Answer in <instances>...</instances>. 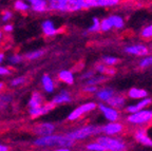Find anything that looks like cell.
<instances>
[{
    "label": "cell",
    "instance_id": "obj_21",
    "mask_svg": "<svg viewBox=\"0 0 152 151\" xmlns=\"http://www.w3.org/2000/svg\"><path fill=\"white\" fill-rule=\"evenodd\" d=\"M106 104H108V105H110V106L114 107V108L121 110V109L125 108V105H126V97L124 96V95L116 94V93H115V94H114L113 96L108 100V103H106Z\"/></svg>",
    "mask_w": 152,
    "mask_h": 151
},
{
    "label": "cell",
    "instance_id": "obj_4",
    "mask_svg": "<svg viewBox=\"0 0 152 151\" xmlns=\"http://www.w3.org/2000/svg\"><path fill=\"white\" fill-rule=\"evenodd\" d=\"M96 139L104 147L106 151H125L128 148L127 143L118 135L112 136V135L99 134L96 136Z\"/></svg>",
    "mask_w": 152,
    "mask_h": 151
},
{
    "label": "cell",
    "instance_id": "obj_41",
    "mask_svg": "<svg viewBox=\"0 0 152 151\" xmlns=\"http://www.w3.org/2000/svg\"><path fill=\"white\" fill-rule=\"evenodd\" d=\"M11 74V69L9 67H5L0 65V76H7Z\"/></svg>",
    "mask_w": 152,
    "mask_h": 151
},
{
    "label": "cell",
    "instance_id": "obj_23",
    "mask_svg": "<svg viewBox=\"0 0 152 151\" xmlns=\"http://www.w3.org/2000/svg\"><path fill=\"white\" fill-rule=\"evenodd\" d=\"M129 97L131 99H142V98H145L149 95L147 90L145 89H140V88H131L130 90L128 91L127 93Z\"/></svg>",
    "mask_w": 152,
    "mask_h": 151
},
{
    "label": "cell",
    "instance_id": "obj_10",
    "mask_svg": "<svg viewBox=\"0 0 152 151\" xmlns=\"http://www.w3.org/2000/svg\"><path fill=\"white\" fill-rule=\"evenodd\" d=\"M55 107L56 106H55L52 100H51V102H49V103H45V104L41 105L40 107H37V108H34V109H28V114H30V116H31L32 118L41 117V116L45 115V114L50 113Z\"/></svg>",
    "mask_w": 152,
    "mask_h": 151
},
{
    "label": "cell",
    "instance_id": "obj_15",
    "mask_svg": "<svg viewBox=\"0 0 152 151\" xmlns=\"http://www.w3.org/2000/svg\"><path fill=\"white\" fill-rule=\"evenodd\" d=\"M125 53L129 55H133V56H145L148 55L149 53V49L148 47H146L145 45H140V43H135V45H127L124 49Z\"/></svg>",
    "mask_w": 152,
    "mask_h": 151
},
{
    "label": "cell",
    "instance_id": "obj_35",
    "mask_svg": "<svg viewBox=\"0 0 152 151\" xmlns=\"http://www.w3.org/2000/svg\"><path fill=\"white\" fill-rule=\"evenodd\" d=\"M140 37L144 39H151L152 38V23L149 26H146L145 28H142L140 31Z\"/></svg>",
    "mask_w": 152,
    "mask_h": 151
},
{
    "label": "cell",
    "instance_id": "obj_48",
    "mask_svg": "<svg viewBox=\"0 0 152 151\" xmlns=\"http://www.w3.org/2000/svg\"><path fill=\"white\" fill-rule=\"evenodd\" d=\"M0 17H1V13H0Z\"/></svg>",
    "mask_w": 152,
    "mask_h": 151
},
{
    "label": "cell",
    "instance_id": "obj_14",
    "mask_svg": "<svg viewBox=\"0 0 152 151\" xmlns=\"http://www.w3.org/2000/svg\"><path fill=\"white\" fill-rule=\"evenodd\" d=\"M133 137L138 144L152 148V139L147 134V132H146V130L144 128L140 127L138 129H136L134 131V133H133Z\"/></svg>",
    "mask_w": 152,
    "mask_h": 151
},
{
    "label": "cell",
    "instance_id": "obj_26",
    "mask_svg": "<svg viewBox=\"0 0 152 151\" xmlns=\"http://www.w3.org/2000/svg\"><path fill=\"white\" fill-rule=\"evenodd\" d=\"M97 32H100V20L97 17H94L92 18V23L83 32V34L87 35L88 33H97Z\"/></svg>",
    "mask_w": 152,
    "mask_h": 151
},
{
    "label": "cell",
    "instance_id": "obj_7",
    "mask_svg": "<svg viewBox=\"0 0 152 151\" xmlns=\"http://www.w3.org/2000/svg\"><path fill=\"white\" fill-rule=\"evenodd\" d=\"M97 109L102 112L104 117L109 122H116L121 119V112L118 109L114 108L108 104H98Z\"/></svg>",
    "mask_w": 152,
    "mask_h": 151
},
{
    "label": "cell",
    "instance_id": "obj_30",
    "mask_svg": "<svg viewBox=\"0 0 152 151\" xmlns=\"http://www.w3.org/2000/svg\"><path fill=\"white\" fill-rule=\"evenodd\" d=\"M85 149L89 151H106L104 147L98 142L97 139L87 143V144L85 145Z\"/></svg>",
    "mask_w": 152,
    "mask_h": 151
},
{
    "label": "cell",
    "instance_id": "obj_39",
    "mask_svg": "<svg viewBox=\"0 0 152 151\" xmlns=\"http://www.w3.org/2000/svg\"><path fill=\"white\" fill-rule=\"evenodd\" d=\"M108 66L107 65H104V62H99V64H96L95 65V68L94 70L97 72L98 74H106V70H107Z\"/></svg>",
    "mask_w": 152,
    "mask_h": 151
},
{
    "label": "cell",
    "instance_id": "obj_31",
    "mask_svg": "<svg viewBox=\"0 0 152 151\" xmlns=\"http://www.w3.org/2000/svg\"><path fill=\"white\" fill-rule=\"evenodd\" d=\"M24 59V55H20L18 53H14V54L10 55L7 57V62H9L11 66H16V65L21 64Z\"/></svg>",
    "mask_w": 152,
    "mask_h": 151
},
{
    "label": "cell",
    "instance_id": "obj_43",
    "mask_svg": "<svg viewBox=\"0 0 152 151\" xmlns=\"http://www.w3.org/2000/svg\"><path fill=\"white\" fill-rule=\"evenodd\" d=\"M116 74V69H114L113 67H108L106 70V75L107 76H113Z\"/></svg>",
    "mask_w": 152,
    "mask_h": 151
},
{
    "label": "cell",
    "instance_id": "obj_11",
    "mask_svg": "<svg viewBox=\"0 0 152 151\" xmlns=\"http://www.w3.org/2000/svg\"><path fill=\"white\" fill-rule=\"evenodd\" d=\"M41 32L45 37H54L59 33V28L51 19H45L41 22Z\"/></svg>",
    "mask_w": 152,
    "mask_h": 151
},
{
    "label": "cell",
    "instance_id": "obj_45",
    "mask_svg": "<svg viewBox=\"0 0 152 151\" xmlns=\"http://www.w3.org/2000/svg\"><path fill=\"white\" fill-rule=\"evenodd\" d=\"M4 60H5V54L3 52H1V51H0V65L2 64Z\"/></svg>",
    "mask_w": 152,
    "mask_h": 151
},
{
    "label": "cell",
    "instance_id": "obj_1",
    "mask_svg": "<svg viewBox=\"0 0 152 151\" xmlns=\"http://www.w3.org/2000/svg\"><path fill=\"white\" fill-rule=\"evenodd\" d=\"M75 143V141L72 139L66 133L64 134L53 133V134L45 135V136H37V139L33 141V145L37 148L55 149V150L61 147L72 148Z\"/></svg>",
    "mask_w": 152,
    "mask_h": 151
},
{
    "label": "cell",
    "instance_id": "obj_13",
    "mask_svg": "<svg viewBox=\"0 0 152 151\" xmlns=\"http://www.w3.org/2000/svg\"><path fill=\"white\" fill-rule=\"evenodd\" d=\"M28 2L30 3L31 11L36 14H45L50 12L48 0H28Z\"/></svg>",
    "mask_w": 152,
    "mask_h": 151
},
{
    "label": "cell",
    "instance_id": "obj_5",
    "mask_svg": "<svg viewBox=\"0 0 152 151\" xmlns=\"http://www.w3.org/2000/svg\"><path fill=\"white\" fill-rule=\"evenodd\" d=\"M127 123L134 126H142L148 125L152 122V110L151 109H142L140 111L134 112V113H129L126 117Z\"/></svg>",
    "mask_w": 152,
    "mask_h": 151
},
{
    "label": "cell",
    "instance_id": "obj_19",
    "mask_svg": "<svg viewBox=\"0 0 152 151\" xmlns=\"http://www.w3.org/2000/svg\"><path fill=\"white\" fill-rule=\"evenodd\" d=\"M115 93L116 92H115V90H114L113 88L102 87L97 90V92L95 93V96H96L97 99H99L102 103H108V100H109Z\"/></svg>",
    "mask_w": 152,
    "mask_h": 151
},
{
    "label": "cell",
    "instance_id": "obj_12",
    "mask_svg": "<svg viewBox=\"0 0 152 151\" xmlns=\"http://www.w3.org/2000/svg\"><path fill=\"white\" fill-rule=\"evenodd\" d=\"M88 9L91 7H115L121 3L123 0H86Z\"/></svg>",
    "mask_w": 152,
    "mask_h": 151
},
{
    "label": "cell",
    "instance_id": "obj_22",
    "mask_svg": "<svg viewBox=\"0 0 152 151\" xmlns=\"http://www.w3.org/2000/svg\"><path fill=\"white\" fill-rule=\"evenodd\" d=\"M58 80L61 81V83L66 84L68 86H72L75 81V77H74V74L70 70H61V71L58 73L57 75Z\"/></svg>",
    "mask_w": 152,
    "mask_h": 151
},
{
    "label": "cell",
    "instance_id": "obj_37",
    "mask_svg": "<svg viewBox=\"0 0 152 151\" xmlns=\"http://www.w3.org/2000/svg\"><path fill=\"white\" fill-rule=\"evenodd\" d=\"M14 14H13L12 11L10 10H3L1 12V17H0V20H2L3 22H9L10 20H12Z\"/></svg>",
    "mask_w": 152,
    "mask_h": 151
},
{
    "label": "cell",
    "instance_id": "obj_44",
    "mask_svg": "<svg viewBox=\"0 0 152 151\" xmlns=\"http://www.w3.org/2000/svg\"><path fill=\"white\" fill-rule=\"evenodd\" d=\"M5 40V37H4V32L2 30H0V48L2 47L3 43H4Z\"/></svg>",
    "mask_w": 152,
    "mask_h": 151
},
{
    "label": "cell",
    "instance_id": "obj_33",
    "mask_svg": "<svg viewBox=\"0 0 152 151\" xmlns=\"http://www.w3.org/2000/svg\"><path fill=\"white\" fill-rule=\"evenodd\" d=\"M113 26H112V23L110 21L109 17H106V18H102L100 20V32H109L111 31Z\"/></svg>",
    "mask_w": 152,
    "mask_h": 151
},
{
    "label": "cell",
    "instance_id": "obj_42",
    "mask_svg": "<svg viewBox=\"0 0 152 151\" xmlns=\"http://www.w3.org/2000/svg\"><path fill=\"white\" fill-rule=\"evenodd\" d=\"M2 31L4 33L9 34V33H12L14 31V26L12 23H9V22H5V24L2 26Z\"/></svg>",
    "mask_w": 152,
    "mask_h": 151
},
{
    "label": "cell",
    "instance_id": "obj_25",
    "mask_svg": "<svg viewBox=\"0 0 152 151\" xmlns=\"http://www.w3.org/2000/svg\"><path fill=\"white\" fill-rule=\"evenodd\" d=\"M45 51L42 49H37L33 50V51H28V53H26L24 55V59L28 60V62H33V60H37V59L41 58L45 55Z\"/></svg>",
    "mask_w": 152,
    "mask_h": 151
},
{
    "label": "cell",
    "instance_id": "obj_29",
    "mask_svg": "<svg viewBox=\"0 0 152 151\" xmlns=\"http://www.w3.org/2000/svg\"><path fill=\"white\" fill-rule=\"evenodd\" d=\"M13 102V95L11 93H0V110H3L7 105Z\"/></svg>",
    "mask_w": 152,
    "mask_h": 151
},
{
    "label": "cell",
    "instance_id": "obj_38",
    "mask_svg": "<svg viewBox=\"0 0 152 151\" xmlns=\"http://www.w3.org/2000/svg\"><path fill=\"white\" fill-rule=\"evenodd\" d=\"M98 87L94 85H85V87L83 88V92L87 93V94H95L97 92Z\"/></svg>",
    "mask_w": 152,
    "mask_h": 151
},
{
    "label": "cell",
    "instance_id": "obj_24",
    "mask_svg": "<svg viewBox=\"0 0 152 151\" xmlns=\"http://www.w3.org/2000/svg\"><path fill=\"white\" fill-rule=\"evenodd\" d=\"M109 19L110 21H111L113 29H115V30H121L125 26V20H124V18L121 15L112 14L109 16Z\"/></svg>",
    "mask_w": 152,
    "mask_h": 151
},
{
    "label": "cell",
    "instance_id": "obj_9",
    "mask_svg": "<svg viewBox=\"0 0 152 151\" xmlns=\"http://www.w3.org/2000/svg\"><path fill=\"white\" fill-rule=\"evenodd\" d=\"M56 131V126L50 122H43L39 123L33 128V133L36 136H45L55 133Z\"/></svg>",
    "mask_w": 152,
    "mask_h": 151
},
{
    "label": "cell",
    "instance_id": "obj_16",
    "mask_svg": "<svg viewBox=\"0 0 152 151\" xmlns=\"http://www.w3.org/2000/svg\"><path fill=\"white\" fill-rule=\"evenodd\" d=\"M151 104H152V98H150V97L147 96V97H145V98L140 99L136 104L126 106L125 107V111H126L128 114L129 113H134V112L140 111V110H142V109L147 108V107Z\"/></svg>",
    "mask_w": 152,
    "mask_h": 151
},
{
    "label": "cell",
    "instance_id": "obj_32",
    "mask_svg": "<svg viewBox=\"0 0 152 151\" xmlns=\"http://www.w3.org/2000/svg\"><path fill=\"white\" fill-rule=\"evenodd\" d=\"M138 67L140 69H147L149 67H152V55H145L138 62Z\"/></svg>",
    "mask_w": 152,
    "mask_h": 151
},
{
    "label": "cell",
    "instance_id": "obj_47",
    "mask_svg": "<svg viewBox=\"0 0 152 151\" xmlns=\"http://www.w3.org/2000/svg\"><path fill=\"white\" fill-rule=\"evenodd\" d=\"M3 89H4V84H3V83H1V81H0V93L2 92V91H3Z\"/></svg>",
    "mask_w": 152,
    "mask_h": 151
},
{
    "label": "cell",
    "instance_id": "obj_18",
    "mask_svg": "<svg viewBox=\"0 0 152 151\" xmlns=\"http://www.w3.org/2000/svg\"><path fill=\"white\" fill-rule=\"evenodd\" d=\"M52 102L55 106L69 104V103L72 102V95H71V93H70V91H68V90H61L60 92H58L53 97Z\"/></svg>",
    "mask_w": 152,
    "mask_h": 151
},
{
    "label": "cell",
    "instance_id": "obj_20",
    "mask_svg": "<svg viewBox=\"0 0 152 151\" xmlns=\"http://www.w3.org/2000/svg\"><path fill=\"white\" fill-rule=\"evenodd\" d=\"M45 97L41 94L40 92L38 91H34L31 94V97L28 102V109H34L37 108V107H40L41 105L45 104Z\"/></svg>",
    "mask_w": 152,
    "mask_h": 151
},
{
    "label": "cell",
    "instance_id": "obj_17",
    "mask_svg": "<svg viewBox=\"0 0 152 151\" xmlns=\"http://www.w3.org/2000/svg\"><path fill=\"white\" fill-rule=\"evenodd\" d=\"M40 85L42 90L45 91L47 94H52L55 91L56 88V84H55L54 79L51 75L49 74H43L40 78Z\"/></svg>",
    "mask_w": 152,
    "mask_h": 151
},
{
    "label": "cell",
    "instance_id": "obj_40",
    "mask_svg": "<svg viewBox=\"0 0 152 151\" xmlns=\"http://www.w3.org/2000/svg\"><path fill=\"white\" fill-rule=\"evenodd\" d=\"M95 70H88V71L83 72V74L80 75V79L81 80H88L90 78H92L93 76L95 75Z\"/></svg>",
    "mask_w": 152,
    "mask_h": 151
},
{
    "label": "cell",
    "instance_id": "obj_36",
    "mask_svg": "<svg viewBox=\"0 0 152 151\" xmlns=\"http://www.w3.org/2000/svg\"><path fill=\"white\" fill-rule=\"evenodd\" d=\"M26 83V76H17V77L13 78L10 84H11L12 87H20V86L24 85Z\"/></svg>",
    "mask_w": 152,
    "mask_h": 151
},
{
    "label": "cell",
    "instance_id": "obj_3",
    "mask_svg": "<svg viewBox=\"0 0 152 151\" xmlns=\"http://www.w3.org/2000/svg\"><path fill=\"white\" fill-rule=\"evenodd\" d=\"M66 134L75 142H80V141L88 139L91 136H97V135L102 134V126L85 125L73 130V131L66 132Z\"/></svg>",
    "mask_w": 152,
    "mask_h": 151
},
{
    "label": "cell",
    "instance_id": "obj_28",
    "mask_svg": "<svg viewBox=\"0 0 152 151\" xmlns=\"http://www.w3.org/2000/svg\"><path fill=\"white\" fill-rule=\"evenodd\" d=\"M108 79L107 75L106 74H99V75H94L92 78L86 80V85H94V86H98L100 84L104 83L106 80Z\"/></svg>",
    "mask_w": 152,
    "mask_h": 151
},
{
    "label": "cell",
    "instance_id": "obj_2",
    "mask_svg": "<svg viewBox=\"0 0 152 151\" xmlns=\"http://www.w3.org/2000/svg\"><path fill=\"white\" fill-rule=\"evenodd\" d=\"M50 12L76 13L88 10L86 0H48Z\"/></svg>",
    "mask_w": 152,
    "mask_h": 151
},
{
    "label": "cell",
    "instance_id": "obj_46",
    "mask_svg": "<svg viewBox=\"0 0 152 151\" xmlns=\"http://www.w3.org/2000/svg\"><path fill=\"white\" fill-rule=\"evenodd\" d=\"M9 146L7 145H3V144H0V151H7L9 150Z\"/></svg>",
    "mask_w": 152,
    "mask_h": 151
},
{
    "label": "cell",
    "instance_id": "obj_8",
    "mask_svg": "<svg viewBox=\"0 0 152 151\" xmlns=\"http://www.w3.org/2000/svg\"><path fill=\"white\" fill-rule=\"evenodd\" d=\"M125 131V126L119 120L116 122H108V124L102 126V134L106 135H121Z\"/></svg>",
    "mask_w": 152,
    "mask_h": 151
},
{
    "label": "cell",
    "instance_id": "obj_27",
    "mask_svg": "<svg viewBox=\"0 0 152 151\" xmlns=\"http://www.w3.org/2000/svg\"><path fill=\"white\" fill-rule=\"evenodd\" d=\"M14 10L17 12L20 13H26L28 10H31L30 7V3L24 0H16L14 2Z\"/></svg>",
    "mask_w": 152,
    "mask_h": 151
},
{
    "label": "cell",
    "instance_id": "obj_34",
    "mask_svg": "<svg viewBox=\"0 0 152 151\" xmlns=\"http://www.w3.org/2000/svg\"><path fill=\"white\" fill-rule=\"evenodd\" d=\"M102 62L104 65H107L108 67H114L115 65H117L119 62V59L114 56H104L102 59Z\"/></svg>",
    "mask_w": 152,
    "mask_h": 151
},
{
    "label": "cell",
    "instance_id": "obj_6",
    "mask_svg": "<svg viewBox=\"0 0 152 151\" xmlns=\"http://www.w3.org/2000/svg\"><path fill=\"white\" fill-rule=\"evenodd\" d=\"M98 107V104L94 102H87L81 104L80 106H78L77 108H75L72 112H70L69 115L66 116V119L69 122H75L78 120L80 117H83L86 114L93 112L94 110H96Z\"/></svg>",
    "mask_w": 152,
    "mask_h": 151
}]
</instances>
